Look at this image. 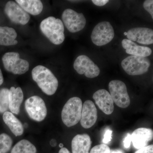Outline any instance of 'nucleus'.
I'll list each match as a JSON object with an SVG mask.
<instances>
[{
  "label": "nucleus",
  "instance_id": "72a5a7b5",
  "mask_svg": "<svg viewBox=\"0 0 153 153\" xmlns=\"http://www.w3.org/2000/svg\"><path fill=\"white\" fill-rule=\"evenodd\" d=\"M50 144H51L52 146H56V144H57L56 141L55 140H52L51 142H50Z\"/></svg>",
  "mask_w": 153,
  "mask_h": 153
},
{
  "label": "nucleus",
  "instance_id": "f257e3e1",
  "mask_svg": "<svg viewBox=\"0 0 153 153\" xmlns=\"http://www.w3.org/2000/svg\"><path fill=\"white\" fill-rule=\"evenodd\" d=\"M33 79L41 90L48 95L56 92L58 81L53 73L47 67L41 65L36 66L32 71Z\"/></svg>",
  "mask_w": 153,
  "mask_h": 153
},
{
  "label": "nucleus",
  "instance_id": "1a4fd4ad",
  "mask_svg": "<svg viewBox=\"0 0 153 153\" xmlns=\"http://www.w3.org/2000/svg\"><path fill=\"white\" fill-rule=\"evenodd\" d=\"M63 23L69 32L77 33L85 27L86 19L82 13H79L71 9L63 11L62 16Z\"/></svg>",
  "mask_w": 153,
  "mask_h": 153
},
{
  "label": "nucleus",
  "instance_id": "7c9ffc66",
  "mask_svg": "<svg viewBox=\"0 0 153 153\" xmlns=\"http://www.w3.org/2000/svg\"><path fill=\"white\" fill-rule=\"evenodd\" d=\"M71 153L68 150V149H66V148H62L60 149V150L59 151V153Z\"/></svg>",
  "mask_w": 153,
  "mask_h": 153
},
{
  "label": "nucleus",
  "instance_id": "dca6fc26",
  "mask_svg": "<svg viewBox=\"0 0 153 153\" xmlns=\"http://www.w3.org/2000/svg\"><path fill=\"white\" fill-rule=\"evenodd\" d=\"M91 141L88 134H77L71 141L72 153H89Z\"/></svg>",
  "mask_w": 153,
  "mask_h": 153
},
{
  "label": "nucleus",
  "instance_id": "c85d7f7f",
  "mask_svg": "<svg viewBox=\"0 0 153 153\" xmlns=\"http://www.w3.org/2000/svg\"><path fill=\"white\" fill-rule=\"evenodd\" d=\"M131 142V135L130 134L128 133L127 136L124 140L123 143L124 147L126 149H128L130 147Z\"/></svg>",
  "mask_w": 153,
  "mask_h": 153
},
{
  "label": "nucleus",
  "instance_id": "4be33fe9",
  "mask_svg": "<svg viewBox=\"0 0 153 153\" xmlns=\"http://www.w3.org/2000/svg\"><path fill=\"white\" fill-rule=\"evenodd\" d=\"M35 146L27 140H22L17 143L10 153H36Z\"/></svg>",
  "mask_w": 153,
  "mask_h": 153
},
{
  "label": "nucleus",
  "instance_id": "5701e85b",
  "mask_svg": "<svg viewBox=\"0 0 153 153\" xmlns=\"http://www.w3.org/2000/svg\"><path fill=\"white\" fill-rule=\"evenodd\" d=\"M9 108V89H0V113H4Z\"/></svg>",
  "mask_w": 153,
  "mask_h": 153
},
{
  "label": "nucleus",
  "instance_id": "2f4dec72",
  "mask_svg": "<svg viewBox=\"0 0 153 153\" xmlns=\"http://www.w3.org/2000/svg\"><path fill=\"white\" fill-rule=\"evenodd\" d=\"M4 82V77H3L2 73L0 69V86L3 84Z\"/></svg>",
  "mask_w": 153,
  "mask_h": 153
},
{
  "label": "nucleus",
  "instance_id": "f03ea898",
  "mask_svg": "<svg viewBox=\"0 0 153 153\" xmlns=\"http://www.w3.org/2000/svg\"><path fill=\"white\" fill-rule=\"evenodd\" d=\"M40 29L43 34L55 45H60L65 40L64 27L60 19L48 17L41 22Z\"/></svg>",
  "mask_w": 153,
  "mask_h": 153
},
{
  "label": "nucleus",
  "instance_id": "423d86ee",
  "mask_svg": "<svg viewBox=\"0 0 153 153\" xmlns=\"http://www.w3.org/2000/svg\"><path fill=\"white\" fill-rule=\"evenodd\" d=\"M110 94L114 102L119 107L126 108L131 100L124 82L120 80H113L108 84Z\"/></svg>",
  "mask_w": 153,
  "mask_h": 153
},
{
  "label": "nucleus",
  "instance_id": "393cba45",
  "mask_svg": "<svg viewBox=\"0 0 153 153\" xmlns=\"http://www.w3.org/2000/svg\"><path fill=\"white\" fill-rule=\"evenodd\" d=\"M110 149L107 145L102 144L94 147L89 153H110Z\"/></svg>",
  "mask_w": 153,
  "mask_h": 153
},
{
  "label": "nucleus",
  "instance_id": "4468645a",
  "mask_svg": "<svg viewBox=\"0 0 153 153\" xmlns=\"http://www.w3.org/2000/svg\"><path fill=\"white\" fill-rule=\"evenodd\" d=\"M94 100L99 108L105 114H111L114 110V105L110 94L105 89H100L93 95Z\"/></svg>",
  "mask_w": 153,
  "mask_h": 153
},
{
  "label": "nucleus",
  "instance_id": "f704fd0d",
  "mask_svg": "<svg viewBox=\"0 0 153 153\" xmlns=\"http://www.w3.org/2000/svg\"><path fill=\"white\" fill-rule=\"evenodd\" d=\"M63 144L62 143H60V145H59V147H60L61 148H63Z\"/></svg>",
  "mask_w": 153,
  "mask_h": 153
},
{
  "label": "nucleus",
  "instance_id": "39448f33",
  "mask_svg": "<svg viewBox=\"0 0 153 153\" xmlns=\"http://www.w3.org/2000/svg\"><path fill=\"white\" fill-rule=\"evenodd\" d=\"M2 59L6 70L13 74H24L29 70V62L21 59L18 52H7L3 56Z\"/></svg>",
  "mask_w": 153,
  "mask_h": 153
},
{
  "label": "nucleus",
  "instance_id": "412c9836",
  "mask_svg": "<svg viewBox=\"0 0 153 153\" xmlns=\"http://www.w3.org/2000/svg\"><path fill=\"white\" fill-rule=\"evenodd\" d=\"M21 7L28 13L37 16L43 10V5L40 0H16Z\"/></svg>",
  "mask_w": 153,
  "mask_h": 153
},
{
  "label": "nucleus",
  "instance_id": "6ab92c4d",
  "mask_svg": "<svg viewBox=\"0 0 153 153\" xmlns=\"http://www.w3.org/2000/svg\"><path fill=\"white\" fill-rule=\"evenodd\" d=\"M3 119L4 122L15 136H19L23 134L24 126L21 122L12 113L8 111L4 113Z\"/></svg>",
  "mask_w": 153,
  "mask_h": 153
},
{
  "label": "nucleus",
  "instance_id": "b1692460",
  "mask_svg": "<svg viewBox=\"0 0 153 153\" xmlns=\"http://www.w3.org/2000/svg\"><path fill=\"white\" fill-rule=\"evenodd\" d=\"M13 141L10 137L5 133L0 134V153H7L10 150Z\"/></svg>",
  "mask_w": 153,
  "mask_h": 153
},
{
  "label": "nucleus",
  "instance_id": "9b49d317",
  "mask_svg": "<svg viewBox=\"0 0 153 153\" xmlns=\"http://www.w3.org/2000/svg\"><path fill=\"white\" fill-rule=\"evenodd\" d=\"M4 12L11 22L16 24L25 25L30 20L29 14L13 1H10L6 4Z\"/></svg>",
  "mask_w": 153,
  "mask_h": 153
},
{
  "label": "nucleus",
  "instance_id": "20e7f679",
  "mask_svg": "<svg viewBox=\"0 0 153 153\" xmlns=\"http://www.w3.org/2000/svg\"><path fill=\"white\" fill-rule=\"evenodd\" d=\"M151 65L146 57L131 55L121 62L122 67L127 74L132 76L139 75L147 72Z\"/></svg>",
  "mask_w": 153,
  "mask_h": 153
},
{
  "label": "nucleus",
  "instance_id": "7ed1b4c3",
  "mask_svg": "<svg viewBox=\"0 0 153 153\" xmlns=\"http://www.w3.org/2000/svg\"><path fill=\"white\" fill-rule=\"evenodd\" d=\"M82 101L78 97L69 99L63 106L61 112V118L63 123L71 127L80 121L82 113Z\"/></svg>",
  "mask_w": 153,
  "mask_h": 153
},
{
  "label": "nucleus",
  "instance_id": "cd10ccee",
  "mask_svg": "<svg viewBox=\"0 0 153 153\" xmlns=\"http://www.w3.org/2000/svg\"><path fill=\"white\" fill-rule=\"evenodd\" d=\"M134 153H153V145H149L139 149Z\"/></svg>",
  "mask_w": 153,
  "mask_h": 153
},
{
  "label": "nucleus",
  "instance_id": "aec40b11",
  "mask_svg": "<svg viewBox=\"0 0 153 153\" xmlns=\"http://www.w3.org/2000/svg\"><path fill=\"white\" fill-rule=\"evenodd\" d=\"M17 34L13 28L7 27H0V45L10 46L16 45L18 42L16 40Z\"/></svg>",
  "mask_w": 153,
  "mask_h": 153
},
{
  "label": "nucleus",
  "instance_id": "bb28decb",
  "mask_svg": "<svg viewBox=\"0 0 153 153\" xmlns=\"http://www.w3.org/2000/svg\"><path fill=\"white\" fill-rule=\"evenodd\" d=\"M112 131L110 129L107 130L105 133L104 137L102 140V142L103 143L108 144L112 140Z\"/></svg>",
  "mask_w": 153,
  "mask_h": 153
},
{
  "label": "nucleus",
  "instance_id": "ddd939ff",
  "mask_svg": "<svg viewBox=\"0 0 153 153\" xmlns=\"http://www.w3.org/2000/svg\"><path fill=\"white\" fill-rule=\"evenodd\" d=\"M128 40L144 45H150L153 43V31L148 28H132L127 32Z\"/></svg>",
  "mask_w": 153,
  "mask_h": 153
},
{
  "label": "nucleus",
  "instance_id": "9d476101",
  "mask_svg": "<svg viewBox=\"0 0 153 153\" xmlns=\"http://www.w3.org/2000/svg\"><path fill=\"white\" fill-rule=\"evenodd\" d=\"M74 68L79 74H85L88 78L97 77L100 73L98 66L88 56L79 55L74 61Z\"/></svg>",
  "mask_w": 153,
  "mask_h": 153
},
{
  "label": "nucleus",
  "instance_id": "2eb2a0df",
  "mask_svg": "<svg viewBox=\"0 0 153 153\" xmlns=\"http://www.w3.org/2000/svg\"><path fill=\"white\" fill-rule=\"evenodd\" d=\"M153 131L150 128H140L134 131L131 135V142L136 149L146 146L153 139Z\"/></svg>",
  "mask_w": 153,
  "mask_h": 153
},
{
  "label": "nucleus",
  "instance_id": "0eeeda50",
  "mask_svg": "<svg viewBox=\"0 0 153 153\" xmlns=\"http://www.w3.org/2000/svg\"><path fill=\"white\" fill-rule=\"evenodd\" d=\"M25 108L30 118L37 122L44 120L47 115V107L40 97L33 96L25 102Z\"/></svg>",
  "mask_w": 153,
  "mask_h": 153
},
{
  "label": "nucleus",
  "instance_id": "f3484780",
  "mask_svg": "<svg viewBox=\"0 0 153 153\" xmlns=\"http://www.w3.org/2000/svg\"><path fill=\"white\" fill-rule=\"evenodd\" d=\"M122 45L126 53L131 55L147 57L152 53V49L149 47L140 46L128 39H123Z\"/></svg>",
  "mask_w": 153,
  "mask_h": 153
},
{
  "label": "nucleus",
  "instance_id": "473e14b6",
  "mask_svg": "<svg viewBox=\"0 0 153 153\" xmlns=\"http://www.w3.org/2000/svg\"><path fill=\"white\" fill-rule=\"evenodd\" d=\"M110 153H123V152L120 150H114L111 151Z\"/></svg>",
  "mask_w": 153,
  "mask_h": 153
},
{
  "label": "nucleus",
  "instance_id": "a211bd4d",
  "mask_svg": "<svg viewBox=\"0 0 153 153\" xmlns=\"http://www.w3.org/2000/svg\"><path fill=\"white\" fill-rule=\"evenodd\" d=\"M23 99L24 94L21 88H10L9 90V109L12 113L19 114Z\"/></svg>",
  "mask_w": 153,
  "mask_h": 153
},
{
  "label": "nucleus",
  "instance_id": "f8f14e48",
  "mask_svg": "<svg viewBox=\"0 0 153 153\" xmlns=\"http://www.w3.org/2000/svg\"><path fill=\"white\" fill-rule=\"evenodd\" d=\"M97 119L96 107L91 100H87L82 105L80 122L84 128H89L93 126Z\"/></svg>",
  "mask_w": 153,
  "mask_h": 153
},
{
  "label": "nucleus",
  "instance_id": "a878e982",
  "mask_svg": "<svg viewBox=\"0 0 153 153\" xmlns=\"http://www.w3.org/2000/svg\"><path fill=\"white\" fill-rule=\"evenodd\" d=\"M143 7L145 10L149 13L153 19V1L146 0L143 3Z\"/></svg>",
  "mask_w": 153,
  "mask_h": 153
},
{
  "label": "nucleus",
  "instance_id": "6e6552de",
  "mask_svg": "<svg viewBox=\"0 0 153 153\" xmlns=\"http://www.w3.org/2000/svg\"><path fill=\"white\" fill-rule=\"evenodd\" d=\"M113 27L109 22L98 23L94 28L91 33V41L97 46H102L108 44L114 38Z\"/></svg>",
  "mask_w": 153,
  "mask_h": 153
},
{
  "label": "nucleus",
  "instance_id": "c756f323",
  "mask_svg": "<svg viewBox=\"0 0 153 153\" xmlns=\"http://www.w3.org/2000/svg\"><path fill=\"white\" fill-rule=\"evenodd\" d=\"M92 2L95 5L101 7L104 6L109 2L108 0H92Z\"/></svg>",
  "mask_w": 153,
  "mask_h": 153
},
{
  "label": "nucleus",
  "instance_id": "c9c22d12",
  "mask_svg": "<svg viewBox=\"0 0 153 153\" xmlns=\"http://www.w3.org/2000/svg\"><path fill=\"white\" fill-rule=\"evenodd\" d=\"M127 32H125V33H124V35L125 36H127Z\"/></svg>",
  "mask_w": 153,
  "mask_h": 153
}]
</instances>
